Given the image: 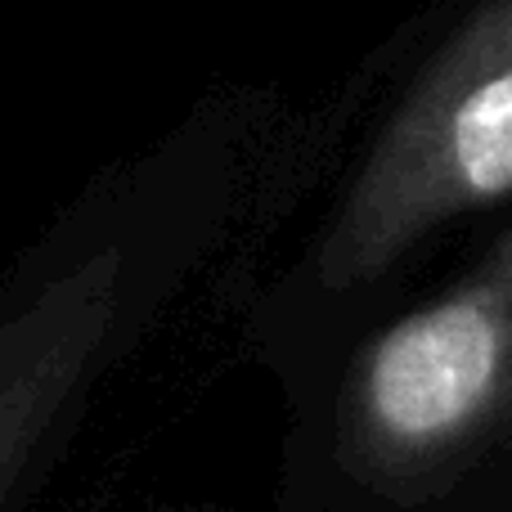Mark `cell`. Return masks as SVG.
Instances as JSON below:
<instances>
[{
	"label": "cell",
	"instance_id": "obj_1",
	"mask_svg": "<svg viewBox=\"0 0 512 512\" xmlns=\"http://www.w3.org/2000/svg\"><path fill=\"white\" fill-rule=\"evenodd\" d=\"M512 194V0H477L414 77L319 239L324 288L387 274L441 225Z\"/></svg>",
	"mask_w": 512,
	"mask_h": 512
},
{
	"label": "cell",
	"instance_id": "obj_2",
	"mask_svg": "<svg viewBox=\"0 0 512 512\" xmlns=\"http://www.w3.org/2000/svg\"><path fill=\"white\" fill-rule=\"evenodd\" d=\"M512 427V221L454 288L387 324L351 364L342 450L378 486L468 468Z\"/></svg>",
	"mask_w": 512,
	"mask_h": 512
},
{
	"label": "cell",
	"instance_id": "obj_3",
	"mask_svg": "<svg viewBox=\"0 0 512 512\" xmlns=\"http://www.w3.org/2000/svg\"><path fill=\"white\" fill-rule=\"evenodd\" d=\"M122 306V252L104 248L0 319V508L86 391Z\"/></svg>",
	"mask_w": 512,
	"mask_h": 512
}]
</instances>
